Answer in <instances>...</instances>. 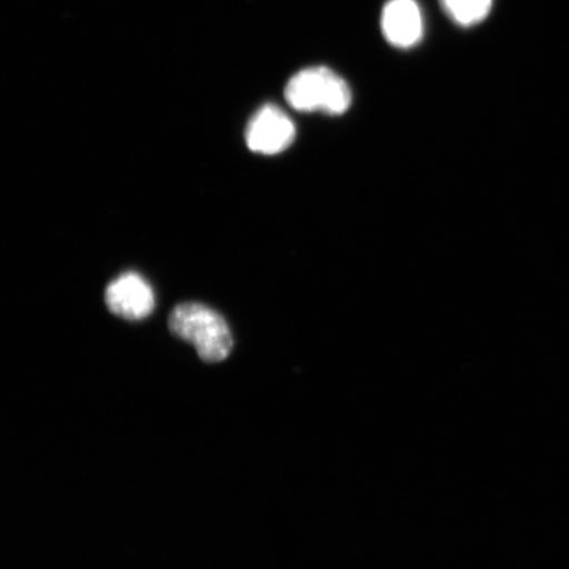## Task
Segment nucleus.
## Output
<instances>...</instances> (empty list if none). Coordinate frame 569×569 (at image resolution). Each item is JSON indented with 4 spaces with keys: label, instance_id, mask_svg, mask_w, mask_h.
Here are the masks:
<instances>
[{
    "label": "nucleus",
    "instance_id": "nucleus-1",
    "mask_svg": "<svg viewBox=\"0 0 569 569\" xmlns=\"http://www.w3.org/2000/svg\"><path fill=\"white\" fill-rule=\"evenodd\" d=\"M173 336L188 341L206 362H219L229 358L233 340L224 318L209 306L196 302L176 306L169 317Z\"/></svg>",
    "mask_w": 569,
    "mask_h": 569
},
{
    "label": "nucleus",
    "instance_id": "nucleus-2",
    "mask_svg": "<svg viewBox=\"0 0 569 569\" xmlns=\"http://www.w3.org/2000/svg\"><path fill=\"white\" fill-rule=\"evenodd\" d=\"M284 98L297 111L323 112L327 116H341L352 102L348 83L326 67L298 71L284 88Z\"/></svg>",
    "mask_w": 569,
    "mask_h": 569
},
{
    "label": "nucleus",
    "instance_id": "nucleus-3",
    "mask_svg": "<svg viewBox=\"0 0 569 569\" xmlns=\"http://www.w3.org/2000/svg\"><path fill=\"white\" fill-rule=\"evenodd\" d=\"M296 124L280 107L262 106L247 126L246 141L254 153L279 154L293 144Z\"/></svg>",
    "mask_w": 569,
    "mask_h": 569
},
{
    "label": "nucleus",
    "instance_id": "nucleus-4",
    "mask_svg": "<svg viewBox=\"0 0 569 569\" xmlns=\"http://www.w3.org/2000/svg\"><path fill=\"white\" fill-rule=\"evenodd\" d=\"M107 308L117 317L140 320L152 315L154 293L146 279L138 273H124L106 289Z\"/></svg>",
    "mask_w": 569,
    "mask_h": 569
},
{
    "label": "nucleus",
    "instance_id": "nucleus-5",
    "mask_svg": "<svg viewBox=\"0 0 569 569\" xmlns=\"http://www.w3.org/2000/svg\"><path fill=\"white\" fill-rule=\"evenodd\" d=\"M381 30L390 46L416 47L423 38V17L416 0H389L381 13Z\"/></svg>",
    "mask_w": 569,
    "mask_h": 569
},
{
    "label": "nucleus",
    "instance_id": "nucleus-6",
    "mask_svg": "<svg viewBox=\"0 0 569 569\" xmlns=\"http://www.w3.org/2000/svg\"><path fill=\"white\" fill-rule=\"evenodd\" d=\"M443 11L460 27H473L486 20L493 0H440Z\"/></svg>",
    "mask_w": 569,
    "mask_h": 569
}]
</instances>
